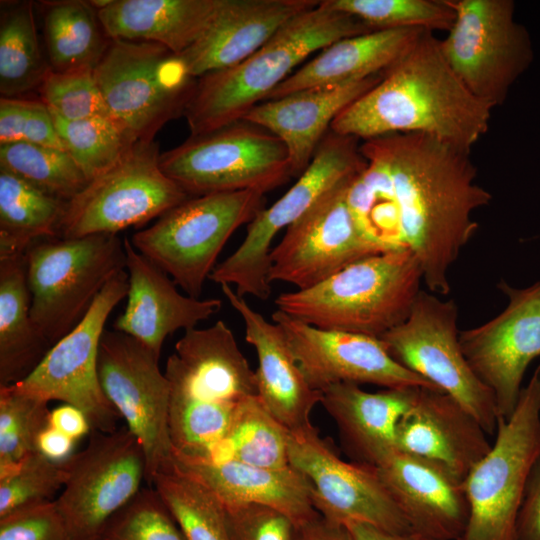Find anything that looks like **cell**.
Segmentation results:
<instances>
[{"label": "cell", "instance_id": "obj_45", "mask_svg": "<svg viewBox=\"0 0 540 540\" xmlns=\"http://www.w3.org/2000/svg\"><path fill=\"white\" fill-rule=\"evenodd\" d=\"M6 143H31L65 150L46 104L19 97L0 99V144Z\"/></svg>", "mask_w": 540, "mask_h": 540}, {"label": "cell", "instance_id": "obj_14", "mask_svg": "<svg viewBox=\"0 0 540 540\" xmlns=\"http://www.w3.org/2000/svg\"><path fill=\"white\" fill-rule=\"evenodd\" d=\"M457 322L453 299L421 290L408 318L380 339L398 363L454 398L493 435L498 421L494 396L465 358Z\"/></svg>", "mask_w": 540, "mask_h": 540}, {"label": "cell", "instance_id": "obj_32", "mask_svg": "<svg viewBox=\"0 0 540 540\" xmlns=\"http://www.w3.org/2000/svg\"><path fill=\"white\" fill-rule=\"evenodd\" d=\"M30 308L25 254L0 257V387L24 380L52 348Z\"/></svg>", "mask_w": 540, "mask_h": 540}, {"label": "cell", "instance_id": "obj_46", "mask_svg": "<svg viewBox=\"0 0 540 540\" xmlns=\"http://www.w3.org/2000/svg\"><path fill=\"white\" fill-rule=\"evenodd\" d=\"M230 540H296L299 526L286 513L259 503L223 505Z\"/></svg>", "mask_w": 540, "mask_h": 540}, {"label": "cell", "instance_id": "obj_8", "mask_svg": "<svg viewBox=\"0 0 540 540\" xmlns=\"http://www.w3.org/2000/svg\"><path fill=\"white\" fill-rule=\"evenodd\" d=\"M495 443L464 479L468 524L458 540H516V521L530 470L540 454V365L522 387Z\"/></svg>", "mask_w": 540, "mask_h": 540}, {"label": "cell", "instance_id": "obj_41", "mask_svg": "<svg viewBox=\"0 0 540 540\" xmlns=\"http://www.w3.org/2000/svg\"><path fill=\"white\" fill-rule=\"evenodd\" d=\"M372 30L421 28L449 31L455 13L446 0H330Z\"/></svg>", "mask_w": 540, "mask_h": 540}, {"label": "cell", "instance_id": "obj_7", "mask_svg": "<svg viewBox=\"0 0 540 540\" xmlns=\"http://www.w3.org/2000/svg\"><path fill=\"white\" fill-rule=\"evenodd\" d=\"M258 190L190 197L130 239L185 294L199 298L216 260L233 233L264 208Z\"/></svg>", "mask_w": 540, "mask_h": 540}, {"label": "cell", "instance_id": "obj_17", "mask_svg": "<svg viewBox=\"0 0 540 540\" xmlns=\"http://www.w3.org/2000/svg\"><path fill=\"white\" fill-rule=\"evenodd\" d=\"M159 357L131 336L103 332L98 354L101 388L141 443L146 456V481L171 467L169 431L170 386Z\"/></svg>", "mask_w": 540, "mask_h": 540}, {"label": "cell", "instance_id": "obj_19", "mask_svg": "<svg viewBox=\"0 0 540 540\" xmlns=\"http://www.w3.org/2000/svg\"><path fill=\"white\" fill-rule=\"evenodd\" d=\"M288 456L290 465L310 483L313 505L326 520L343 525L356 521L392 534H413L376 468L342 460L314 426L289 432Z\"/></svg>", "mask_w": 540, "mask_h": 540}, {"label": "cell", "instance_id": "obj_34", "mask_svg": "<svg viewBox=\"0 0 540 540\" xmlns=\"http://www.w3.org/2000/svg\"><path fill=\"white\" fill-rule=\"evenodd\" d=\"M65 205L0 168V257L25 254L35 241L58 237Z\"/></svg>", "mask_w": 540, "mask_h": 540}, {"label": "cell", "instance_id": "obj_47", "mask_svg": "<svg viewBox=\"0 0 540 540\" xmlns=\"http://www.w3.org/2000/svg\"><path fill=\"white\" fill-rule=\"evenodd\" d=\"M0 540H73L55 500L35 503L0 517Z\"/></svg>", "mask_w": 540, "mask_h": 540}, {"label": "cell", "instance_id": "obj_20", "mask_svg": "<svg viewBox=\"0 0 540 540\" xmlns=\"http://www.w3.org/2000/svg\"><path fill=\"white\" fill-rule=\"evenodd\" d=\"M506 308L488 322L460 331L462 351L478 378L491 390L498 418L507 419L518 402L529 364L540 357V281L515 288L496 286Z\"/></svg>", "mask_w": 540, "mask_h": 540}, {"label": "cell", "instance_id": "obj_4", "mask_svg": "<svg viewBox=\"0 0 540 540\" xmlns=\"http://www.w3.org/2000/svg\"><path fill=\"white\" fill-rule=\"evenodd\" d=\"M372 31L358 18L334 8L330 0L320 1L288 21L245 60L197 78L183 114L191 135L242 120L311 54Z\"/></svg>", "mask_w": 540, "mask_h": 540}, {"label": "cell", "instance_id": "obj_11", "mask_svg": "<svg viewBox=\"0 0 540 540\" xmlns=\"http://www.w3.org/2000/svg\"><path fill=\"white\" fill-rule=\"evenodd\" d=\"M365 164L358 139L329 130L299 179L275 203L256 214L241 244L215 266L209 280L234 286L239 296L267 300L272 293L269 254L277 233L328 191L360 173Z\"/></svg>", "mask_w": 540, "mask_h": 540}, {"label": "cell", "instance_id": "obj_2", "mask_svg": "<svg viewBox=\"0 0 540 540\" xmlns=\"http://www.w3.org/2000/svg\"><path fill=\"white\" fill-rule=\"evenodd\" d=\"M492 110L451 69L434 32L423 30L381 80L334 119L330 130L362 141L421 133L471 150L488 132Z\"/></svg>", "mask_w": 540, "mask_h": 540}, {"label": "cell", "instance_id": "obj_38", "mask_svg": "<svg viewBox=\"0 0 540 540\" xmlns=\"http://www.w3.org/2000/svg\"><path fill=\"white\" fill-rule=\"evenodd\" d=\"M0 168L66 203L89 183L66 150L43 145L0 144Z\"/></svg>", "mask_w": 540, "mask_h": 540}, {"label": "cell", "instance_id": "obj_12", "mask_svg": "<svg viewBox=\"0 0 540 540\" xmlns=\"http://www.w3.org/2000/svg\"><path fill=\"white\" fill-rule=\"evenodd\" d=\"M455 19L440 48L447 63L478 99L493 109L530 67L528 30L515 20L512 0H446Z\"/></svg>", "mask_w": 540, "mask_h": 540}, {"label": "cell", "instance_id": "obj_43", "mask_svg": "<svg viewBox=\"0 0 540 540\" xmlns=\"http://www.w3.org/2000/svg\"><path fill=\"white\" fill-rule=\"evenodd\" d=\"M38 90L49 110L63 119L111 118L93 69H51Z\"/></svg>", "mask_w": 540, "mask_h": 540}, {"label": "cell", "instance_id": "obj_37", "mask_svg": "<svg viewBox=\"0 0 540 540\" xmlns=\"http://www.w3.org/2000/svg\"><path fill=\"white\" fill-rule=\"evenodd\" d=\"M288 436L289 431L254 396L243 405L225 441L210 459H232L269 469L288 468Z\"/></svg>", "mask_w": 540, "mask_h": 540}, {"label": "cell", "instance_id": "obj_44", "mask_svg": "<svg viewBox=\"0 0 540 540\" xmlns=\"http://www.w3.org/2000/svg\"><path fill=\"white\" fill-rule=\"evenodd\" d=\"M66 481L63 463L35 451L10 475L0 478V517L35 503L53 501Z\"/></svg>", "mask_w": 540, "mask_h": 540}, {"label": "cell", "instance_id": "obj_30", "mask_svg": "<svg viewBox=\"0 0 540 540\" xmlns=\"http://www.w3.org/2000/svg\"><path fill=\"white\" fill-rule=\"evenodd\" d=\"M421 28L381 29L338 40L294 71L264 100L382 74L415 42Z\"/></svg>", "mask_w": 540, "mask_h": 540}, {"label": "cell", "instance_id": "obj_21", "mask_svg": "<svg viewBox=\"0 0 540 540\" xmlns=\"http://www.w3.org/2000/svg\"><path fill=\"white\" fill-rule=\"evenodd\" d=\"M272 321L281 328L302 373L316 391L338 383L437 388L398 363L380 338L317 328L279 310L272 314Z\"/></svg>", "mask_w": 540, "mask_h": 540}, {"label": "cell", "instance_id": "obj_31", "mask_svg": "<svg viewBox=\"0 0 540 540\" xmlns=\"http://www.w3.org/2000/svg\"><path fill=\"white\" fill-rule=\"evenodd\" d=\"M221 0H109L97 10L111 39L146 41L181 54L204 33Z\"/></svg>", "mask_w": 540, "mask_h": 540}, {"label": "cell", "instance_id": "obj_23", "mask_svg": "<svg viewBox=\"0 0 540 540\" xmlns=\"http://www.w3.org/2000/svg\"><path fill=\"white\" fill-rule=\"evenodd\" d=\"M129 278L127 303L113 328L136 339L160 357L166 338L195 328L221 310L218 298L199 299L180 293L175 282L123 239Z\"/></svg>", "mask_w": 540, "mask_h": 540}, {"label": "cell", "instance_id": "obj_28", "mask_svg": "<svg viewBox=\"0 0 540 540\" xmlns=\"http://www.w3.org/2000/svg\"><path fill=\"white\" fill-rule=\"evenodd\" d=\"M421 387L368 392L354 383L324 389L322 406L334 420L345 453L356 463L378 467L396 450V428Z\"/></svg>", "mask_w": 540, "mask_h": 540}, {"label": "cell", "instance_id": "obj_3", "mask_svg": "<svg viewBox=\"0 0 540 540\" xmlns=\"http://www.w3.org/2000/svg\"><path fill=\"white\" fill-rule=\"evenodd\" d=\"M173 458L210 459L241 408L257 396L255 371L222 321L184 331L164 372Z\"/></svg>", "mask_w": 540, "mask_h": 540}, {"label": "cell", "instance_id": "obj_22", "mask_svg": "<svg viewBox=\"0 0 540 540\" xmlns=\"http://www.w3.org/2000/svg\"><path fill=\"white\" fill-rule=\"evenodd\" d=\"M421 540H458L469 520L464 480L434 461L396 450L375 467Z\"/></svg>", "mask_w": 540, "mask_h": 540}, {"label": "cell", "instance_id": "obj_39", "mask_svg": "<svg viewBox=\"0 0 540 540\" xmlns=\"http://www.w3.org/2000/svg\"><path fill=\"white\" fill-rule=\"evenodd\" d=\"M50 112L65 150L89 182L112 168L136 142L111 118L66 120Z\"/></svg>", "mask_w": 540, "mask_h": 540}, {"label": "cell", "instance_id": "obj_10", "mask_svg": "<svg viewBox=\"0 0 540 540\" xmlns=\"http://www.w3.org/2000/svg\"><path fill=\"white\" fill-rule=\"evenodd\" d=\"M94 75L110 117L134 141H154L183 115L197 81L165 46L120 39H111Z\"/></svg>", "mask_w": 540, "mask_h": 540}, {"label": "cell", "instance_id": "obj_35", "mask_svg": "<svg viewBox=\"0 0 540 540\" xmlns=\"http://www.w3.org/2000/svg\"><path fill=\"white\" fill-rule=\"evenodd\" d=\"M51 70L41 51L32 2L2 5L0 17V93L17 98L39 88Z\"/></svg>", "mask_w": 540, "mask_h": 540}, {"label": "cell", "instance_id": "obj_40", "mask_svg": "<svg viewBox=\"0 0 540 540\" xmlns=\"http://www.w3.org/2000/svg\"><path fill=\"white\" fill-rule=\"evenodd\" d=\"M49 415L47 401L12 385L0 387V478L12 474L37 451V439L49 425Z\"/></svg>", "mask_w": 540, "mask_h": 540}, {"label": "cell", "instance_id": "obj_26", "mask_svg": "<svg viewBox=\"0 0 540 540\" xmlns=\"http://www.w3.org/2000/svg\"><path fill=\"white\" fill-rule=\"evenodd\" d=\"M319 2L221 0L201 37L179 55L195 78L234 66L261 48L288 21Z\"/></svg>", "mask_w": 540, "mask_h": 540}, {"label": "cell", "instance_id": "obj_5", "mask_svg": "<svg viewBox=\"0 0 540 540\" xmlns=\"http://www.w3.org/2000/svg\"><path fill=\"white\" fill-rule=\"evenodd\" d=\"M421 282L416 256L398 249L358 260L311 288L284 292L274 303L317 328L380 338L408 318Z\"/></svg>", "mask_w": 540, "mask_h": 540}, {"label": "cell", "instance_id": "obj_52", "mask_svg": "<svg viewBox=\"0 0 540 540\" xmlns=\"http://www.w3.org/2000/svg\"><path fill=\"white\" fill-rule=\"evenodd\" d=\"M344 525L348 528L355 540H421L415 534H392L362 522L352 521Z\"/></svg>", "mask_w": 540, "mask_h": 540}, {"label": "cell", "instance_id": "obj_33", "mask_svg": "<svg viewBox=\"0 0 540 540\" xmlns=\"http://www.w3.org/2000/svg\"><path fill=\"white\" fill-rule=\"evenodd\" d=\"M43 5L44 38L51 69L94 70L111 38L91 1L60 0Z\"/></svg>", "mask_w": 540, "mask_h": 540}, {"label": "cell", "instance_id": "obj_9", "mask_svg": "<svg viewBox=\"0 0 540 540\" xmlns=\"http://www.w3.org/2000/svg\"><path fill=\"white\" fill-rule=\"evenodd\" d=\"M159 163L190 197L242 190L266 194L294 177L285 144L244 120L190 135L160 154Z\"/></svg>", "mask_w": 540, "mask_h": 540}, {"label": "cell", "instance_id": "obj_25", "mask_svg": "<svg viewBox=\"0 0 540 540\" xmlns=\"http://www.w3.org/2000/svg\"><path fill=\"white\" fill-rule=\"evenodd\" d=\"M485 434L454 398L440 389L421 387L397 425L396 448L439 463L464 480L491 448Z\"/></svg>", "mask_w": 540, "mask_h": 540}, {"label": "cell", "instance_id": "obj_51", "mask_svg": "<svg viewBox=\"0 0 540 540\" xmlns=\"http://www.w3.org/2000/svg\"><path fill=\"white\" fill-rule=\"evenodd\" d=\"M296 540H355L343 524L318 516L299 527Z\"/></svg>", "mask_w": 540, "mask_h": 540}, {"label": "cell", "instance_id": "obj_13", "mask_svg": "<svg viewBox=\"0 0 540 540\" xmlns=\"http://www.w3.org/2000/svg\"><path fill=\"white\" fill-rule=\"evenodd\" d=\"M155 141H136L108 171L65 205L58 237L117 234L139 227L190 196L164 174Z\"/></svg>", "mask_w": 540, "mask_h": 540}, {"label": "cell", "instance_id": "obj_6", "mask_svg": "<svg viewBox=\"0 0 540 540\" xmlns=\"http://www.w3.org/2000/svg\"><path fill=\"white\" fill-rule=\"evenodd\" d=\"M31 318L53 346L85 316L106 284L126 269L117 234L45 238L25 252Z\"/></svg>", "mask_w": 540, "mask_h": 540}, {"label": "cell", "instance_id": "obj_49", "mask_svg": "<svg viewBox=\"0 0 540 540\" xmlns=\"http://www.w3.org/2000/svg\"><path fill=\"white\" fill-rule=\"evenodd\" d=\"M49 426L74 441L90 434L92 430L84 412L69 404H63L50 411Z\"/></svg>", "mask_w": 540, "mask_h": 540}, {"label": "cell", "instance_id": "obj_18", "mask_svg": "<svg viewBox=\"0 0 540 540\" xmlns=\"http://www.w3.org/2000/svg\"><path fill=\"white\" fill-rule=\"evenodd\" d=\"M353 178L328 191L287 227L269 254L271 284L311 288L358 260L391 251L369 239L358 226L347 202Z\"/></svg>", "mask_w": 540, "mask_h": 540}, {"label": "cell", "instance_id": "obj_1", "mask_svg": "<svg viewBox=\"0 0 540 540\" xmlns=\"http://www.w3.org/2000/svg\"><path fill=\"white\" fill-rule=\"evenodd\" d=\"M470 151L421 133L363 140L366 164L347 190L362 232L388 249L410 250L436 295L449 294V270L479 228L472 215L492 200L476 183Z\"/></svg>", "mask_w": 540, "mask_h": 540}, {"label": "cell", "instance_id": "obj_16", "mask_svg": "<svg viewBox=\"0 0 540 540\" xmlns=\"http://www.w3.org/2000/svg\"><path fill=\"white\" fill-rule=\"evenodd\" d=\"M63 465L66 481L55 503L73 540H94L146 480L144 449L127 427L91 430L86 447Z\"/></svg>", "mask_w": 540, "mask_h": 540}, {"label": "cell", "instance_id": "obj_50", "mask_svg": "<svg viewBox=\"0 0 540 540\" xmlns=\"http://www.w3.org/2000/svg\"><path fill=\"white\" fill-rule=\"evenodd\" d=\"M74 442L62 432L48 425L39 434L36 449L48 459L63 463L72 455Z\"/></svg>", "mask_w": 540, "mask_h": 540}, {"label": "cell", "instance_id": "obj_24", "mask_svg": "<svg viewBox=\"0 0 540 540\" xmlns=\"http://www.w3.org/2000/svg\"><path fill=\"white\" fill-rule=\"evenodd\" d=\"M227 301L241 317L245 339L256 351L257 396L268 412L289 432L311 426V413L322 393L307 382L281 328L269 322L230 285H221Z\"/></svg>", "mask_w": 540, "mask_h": 540}, {"label": "cell", "instance_id": "obj_42", "mask_svg": "<svg viewBox=\"0 0 540 540\" xmlns=\"http://www.w3.org/2000/svg\"><path fill=\"white\" fill-rule=\"evenodd\" d=\"M94 540H186L154 488H143Z\"/></svg>", "mask_w": 540, "mask_h": 540}, {"label": "cell", "instance_id": "obj_27", "mask_svg": "<svg viewBox=\"0 0 540 540\" xmlns=\"http://www.w3.org/2000/svg\"><path fill=\"white\" fill-rule=\"evenodd\" d=\"M382 74L299 90L254 106L242 120L276 135L287 147L294 176L309 166L334 119Z\"/></svg>", "mask_w": 540, "mask_h": 540}, {"label": "cell", "instance_id": "obj_15", "mask_svg": "<svg viewBox=\"0 0 540 540\" xmlns=\"http://www.w3.org/2000/svg\"><path fill=\"white\" fill-rule=\"evenodd\" d=\"M128 273H117L102 289L81 321L55 343L18 391L44 401L58 400L82 410L92 430L111 433L121 416L105 396L98 376V354L105 324L127 297Z\"/></svg>", "mask_w": 540, "mask_h": 540}, {"label": "cell", "instance_id": "obj_48", "mask_svg": "<svg viewBox=\"0 0 540 540\" xmlns=\"http://www.w3.org/2000/svg\"><path fill=\"white\" fill-rule=\"evenodd\" d=\"M516 540H540V454L525 486L516 521Z\"/></svg>", "mask_w": 540, "mask_h": 540}, {"label": "cell", "instance_id": "obj_29", "mask_svg": "<svg viewBox=\"0 0 540 540\" xmlns=\"http://www.w3.org/2000/svg\"><path fill=\"white\" fill-rule=\"evenodd\" d=\"M173 466L206 486L223 505L259 503L290 516L301 527L318 517L306 477L290 466L269 469L232 459H179Z\"/></svg>", "mask_w": 540, "mask_h": 540}, {"label": "cell", "instance_id": "obj_36", "mask_svg": "<svg viewBox=\"0 0 540 540\" xmlns=\"http://www.w3.org/2000/svg\"><path fill=\"white\" fill-rule=\"evenodd\" d=\"M150 485L186 540H230L224 506L202 483L172 464L157 472Z\"/></svg>", "mask_w": 540, "mask_h": 540}]
</instances>
